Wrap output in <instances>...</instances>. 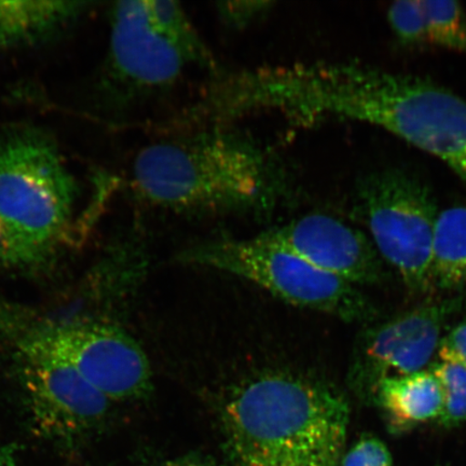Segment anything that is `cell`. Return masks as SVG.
I'll return each mask as SVG.
<instances>
[{
  "mask_svg": "<svg viewBox=\"0 0 466 466\" xmlns=\"http://www.w3.org/2000/svg\"><path fill=\"white\" fill-rule=\"evenodd\" d=\"M260 237L318 269L354 285L381 282V256L364 233L326 214H309Z\"/></svg>",
  "mask_w": 466,
  "mask_h": 466,
  "instance_id": "11",
  "label": "cell"
},
{
  "mask_svg": "<svg viewBox=\"0 0 466 466\" xmlns=\"http://www.w3.org/2000/svg\"><path fill=\"white\" fill-rule=\"evenodd\" d=\"M372 403L381 408L395 430L439 419L442 393L439 380L430 370L383 379L378 384Z\"/></svg>",
  "mask_w": 466,
  "mask_h": 466,
  "instance_id": "13",
  "label": "cell"
},
{
  "mask_svg": "<svg viewBox=\"0 0 466 466\" xmlns=\"http://www.w3.org/2000/svg\"><path fill=\"white\" fill-rule=\"evenodd\" d=\"M162 466H220L215 460L204 454L192 452L175 458Z\"/></svg>",
  "mask_w": 466,
  "mask_h": 466,
  "instance_id": "22",
  "label": "cell"
},
{
  "mask_svg": "<svg viewBox=\"0 0 466 466\" xmlns=\"http://www.w3.org/2000/svg\"><path fill=\"white\" fill-rule=\"evenodd\" d=\"M462 302L460 297L430 302L364 330L348 375L353 394L372 403L383 379L425 370L439 349L447 320Z\"/></svg>",
  "mask_w": 466,
  "mask_h": 466,
  "instance_id": "10",
  "label": "cell"
},
{
  "mask_svg": "<svg viewBox=\"0 0 466 466\" xmlns=\"http://www.w3.org/2000/svg\"><path fill=\"white\" fill-rule=\"evenodd\" d=\"M269 3L262 2H233L224 3L219 8L221 16L225 17L233 26H246L258 20L266 13Z\"/></svg>",
  "mask_w": 466,
  "mask_h": 466,
  "instance_id": "21",
  "label": "cell"
},
{
  "mask_svg": "<svg viewBox=\"0 0 466 466\" xmlns=\"http://www.w3.org/2000/svg\"><path fill=\"white\" fill-rule=\"evenodd\" d=\"M46 260L22 243L0 220V267L31 268L42 265Z\"/></svg>",
  "mask_w": 466,
  "mask_h": 466,
  "instance_id": "18",
  "label": "cell"
},
{
  "mask_svg": "<svg viewBox=\"0 0 466 466\" xmlns=\"http://www.w3.org/2000/svg\"><path fill=\"white\" fill-rule=\"evenodd\" d=\"M428 43L466 55V13L457 2L420 0Z\"/></svg>",
  "mask_w": 466,
  "mask_h": 466,
  "instance_id": "15",
  "label": "cell"
},
{
  "mask_svg": "<svg viewBox=\"0 0 466 466\" xmlns=\"http://www.w3.org/2000/svg\"><path fill=\"white\" fill-rule=\"evenodd\" d=\"M433 372L442 393L440 423L446 428L466 422V369L451 362H436L429 369Z\"/></svg>",
  "mask_w": 466,
  "mask_h": 466,
  "instance_id": "16",
  "label": "cell"
},
{
  "mask_svg": "<svg viewBox=\"0 0 466 466\" xmlns=\"http://www.w3.org/2000/svg\"><path fill=\"white\" fill-rule=\"evenodd\" d=\"M180 260L246 279L291 305L346 322H370L377 314L357 285L318 269L260 235L202 243L186 250Z\"/></svg>",
  "mask_w": 466,
  "mask_h": 466,
  "instance_id": "6",
  "label": "cell"
},
{
  "mask_svg": "<svg viewBox=\"0 0 466 466\" xmlns=\"http://www.w3.org/2000/svg\"><path fill=\"white\" fill-rule=\"evenodd\" d=\"M371 242L379 255L416 293L433 289L435 199L416 174L398 167L367 175L359 187Z\"/></svg>",
  "mask_w": 466,
  "mask_h": 466,
  "instance_id": "7",
  "label": "cell"
},
{
  "mask_svg": "<svg viewBox=\"0 0 466 466\" xmlns=\"http://www.w3.org/2000/svg\"><path fill=\"white\" fill-rule=\"evenodd\" d=\"M86 2H0V49L46 42L83 15Z\"/></svg>",
  "mask_w": 466,
  "mask_h": 466,
  "instance_id": "12",
  "label": "cell"
},
{
  "mask_svg": "<svg viewBox=\"0 0 466 466\" xmlns=\"http://www.w3.org/2000/svg\"><path fill=\"white\" fill-rule=\"evenodd\" d=\"M220 421L226 466H340L350 405L328 383L265 374L229 395Z\"/></svg>",
  "mask_w": 466,
  "mask_h": 466,
  "instance_id": "2",
  "label": "cell"
},
{
  "mask_svg": "<svg viewBox=\"0 0 466 466\" xmlns=\"http://www.w3.org/2000/svg\"><path fill=\"white\" fill-rule=\"evenodd\" d=\"M340 466H393V460L383 441L364 436L342 457Z\"/></svg>",
  "mask_w": 466,
  "mask_h": 466,
  "instance_id": "19",
  "label": "cell"
},
{
  "mask_svg": "<svg viewBox=\"0 0 466 466\" xmlns=\"http://www.w3.org/2000/svg\"><path fill=\"white\" fill-rule=\"evenodd\" d=\"M77 185L43 131L0 133V220L26 247L49 259L71 227Z\"/></svg>",
  "mask_w": 466,
  "mask_h": 466,
  "instance_id": "4",
  "label": "cell"
},
{
  "mask_svg": "<svg viewBox=\"0 0 466 466\" xmlns=\"http://www.w3.org/2000/svg\"><path fill=\"white\" fill-rule=\"evenodd\" d=\"M238 100L248 115L304 127L337 119L381 127L466 182V100L434 81L359 62L295 64L244 73Z\"/></svg>",
  "mask_w": 466,
  "mask_h": 466,
  "instance_id": "1",
  "label": "cell"
},
{
  "mask_svg": "<svg viewBox=\"0 0 466 466\" xmlns=\"http://www.w3.org/2000/svg\"><path fill=\"white\" fill-rule=\"evenodd\" d=\"M0 336L11 349L44 353L72 367L112 401L142 398L153 382L142 347L112 324L56 320L0 307Z\"/></svg>",
  "mask_w": 466,
  "mask_h": 466,
  "instance_id": "5",
  "label": "cell"
},
{
  "mask_svg": "<svg viewBox=\"0 0 466 466\" xmlns=\"http://www.w3.org/2000/svg\"><path fill=\"white\" fill-rule=\"evenodd\" d=\"M390 26L400 44L410 46L428 43L427 23L420 0H403L388 10Z\"/></svg>",
  "mask_w": 466,
  "mask_h": 466,
  "instance_id": "17",
  "label": "cell"
},
{
  "mask_svg": "<svg viewBox=\"0 0 466 466\" xmlns=\"http://www.w3.org/2000/svg\"><path fill=\"white\" fill-rule=\"evenodd\" d=\"M0 466H16L15 448L0 440Z\"/></svg>",
  "mask_w": 466,
  "mask_h": 466,
  "instance_id": "23",
  "label": "cell"
},
{
  "mask_svg": "<svg viewBox=\"0 0 466 466\" xmlns=\"http://www.w3.org/2000/svg\"><path fill=\"white\" fill-rule=\"evenodd\" d=\"M433 287L457 290L466 287V207H451L437 215L432 249Z\"/></svg>",
  "mask_w": 466,
  "mask_h": 466,
  "instance_id": "14",
  "label": "cell"
},
{
  "mask_svg": "<svg viewBox=\"0 0 466 466\" xmlns=\"http://www.w3.org/2000/svg\"><path fill=\"white\" fill-rule=\"evenodd\" d=\"M211 55L200 38L175 36L151 17L146 0L115 4L110 14V76L127 91L165 90L191 67L209 66Z\"/></svg>",
  "mask_w": 466,
  "mask_h": 466,
  "instance_id": "8",
  "label": "cell"
},
{
  "mask_svg": "<svg viewBox=\"0 0 466 466\" xmlns=\"http://www.w3.org/2000/svg\"><path fill=\"white\" fill-rule=\"evenodd\" d=\"M13 351L35 433L58 447L75 448L101 427L112 400L49 355Z\"/></svg>",
  "mask_w": 466,
  "mask_h": 466,
  "instance_id": "9",
  "label": "cell"
},
{
  "mask_svg": "<svg viewBox=\"0 0 466 466\" xmlns=\"http://www.w3.org/2000/svg\"><path fill=\"white\" fill-rule=\"evenodd\" d=\"M437 354L441 362L456 363L466 369V320L441 337Z\"/></svg>",
  "mask_w": 466,
  "mask_h": 466,
  "instance_id": "20",
  "label": "cell"
},
{
  "mask_svg": "<svg viewBox=\"0 0 466 466\" xmlns=\"http://www.w3.org/2000/svg\"><path fill=\"white\" fill-rule=\"evenodd\" d=\"M139 196L178 212H261L288 190L282 167L248 138L208 131L147 146L133 166Z\"/></svg>",
  "mask_w": 466,
  "mask_h": 466,
  "instance_id": "3",
  "label": "cell"
}]
</instances>
